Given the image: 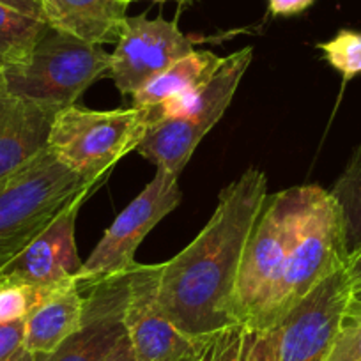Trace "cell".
<instances>
[{"mask_svg": "<svg viewBox=\"0 0 361 361\" xmlns=\"http://www.w3.org/2000/svg\"><path fill=\"white\" fill-rule=\"evenodd\" d=\"M57 110L15 96L0 69V183L48 149Z\"/></svg>", "mask_w": 361, "mask_h": 361, "instance_id": "14", "label": "cell"}, {"mask_svg": "<svg viewBox=\"0 0 361 361\" xmlns=\"http://www.w3.org/2000/svg\"><path fill=\"white\" fill-rule=\"evenodd\" d=\"M329 193L340 207L347 252L353 255L361 248V145L353 152Z\"/></svg>", "mask_w": 361, "mask_h": 361, "instance_id": "19", "label": "cell"}, {"mask_svg": "<svg viewBox=\"0 0 361 361\" xmlns=\"http://www.w3.org/2000/svg\"><path fill=\"white\" fill-rule=\"evenodd\" d=\"M94 185L76 176L44 149L29 165L0 183V269L15 259L54 218Z\"/></svg>", "mask_w": 361, "mask_h": 361, "instance_id": "4", "label": "cell"}, {"mask_svg": "<svg viewBox=\"0 0 361 361\" xmlns=\"http://www.w3.org/2000/svg\"><path fill=\"white\" fill-rule=\"evenodd\" d=\"M315 0H269V11L273 16H294L310 8Z\"/></svg>", "mask_w": 361, "mask_h": 361, "instance_id": "24", "label": "cell"}, {"mask_svg": "<svg viewBox=\"0 0 361 361\" xmlns=\"http://www.w3.org/2000/svg\"><path fill=\"white\" fill-rule=\"evenodd\" d=\"M350 298L345 267L310 290L280 322L279 361H326Z\"/></svg>", "mask_w": 361, "mask_h": 361, "instance_id": "10", "label": "cell"}, {"mask_svg": "<svg viewBox=\"0 0 361 361\" xmlns=\"http://www.w3.org/2000/svg\"><path fill=\"white\" fill-rule=\"evenodd\" d=\"M149 123L142 109L90 110L71 105L55 114L48 147L66 166L90 185L133 152Z\"/></svg>", "mask_w": 361, "mask_h": 361, "instance_id": "6", "label": "cell"}, {"mask_svg": "<svg viewBox=\"0 0 361 361\" xmlns=\"http://www.w3.org/2000/svg\"><path fill=\"white\" fill-rule=\"evenodd\" d=\"M159 271L161 264L137 262L130 273L124 326L135 361H179L199 347L161 312Z\"/></svg>", "mask_w": 361, "mask_h": 361, "instance_id": "11", "label": "cell"}, {"mask_svg": "<svg viewBox=\"0 0 361 361\" xmlns=\"http://www.w3.org/2000/svg\"><path fill=\"white\" fill-rule=\"evenodd\" d=\"M221 64H224V57H218L213 51H190L165 71L156 75L147 85L137 90L133 94V106L135 109H152L166 99L197 89L209 82Z\"/></svg>", "mask_w": 361, "mask_h": 361, "instance_id": "17", "label": "cell"}, {"mask_svg": "<svg viewBox=\"0 0 361 361\" xmlns=\"http://www.w3.org/2000/svg\"><path fill=\"white\" fill-rule=\"evenodd\" d=\"M0 4L16 9V11L32 16V18L44 20L43 8H41V0H0Z\"/></svg>", "mask_w": 361, "mask_h": 361, "instance_id": "25", "label": "cell"}, {"mask_svg": "<svg viewBox=\"0 0 361 361\" xmlns=\"http://www.w3.org/2000/svg\"><path fill=\"white\" fill-rule=\"evenodd\" d=\"M128 6L124 0H41L43 18L51 29L99 47L119 41Z\"/></svg>", "mask_w": 361, "mask_h": 361, "instance_id": "15", "label": "cell"}, {"mask_svg": "<svg viewBox=\"0 0 361 361\" xmlns=\"http://www.w3.org/2000/svg\"><path fill=\"white\" fill-rule=\"evenodd\" d=\"M252 59L253 48H241L224 57V64L207 83L152 109H142L149 130L135 151L156 169L179 176L202 138L224 117Z\"/></svg>", "mask_w": 361, "mask_h": 361, "instance_id": "2", "label": "cell"}, {"mask_svg": "<svg viewBox=\"0 0 361 361\" xmlns=\"http://www.w3.org/2000/svg\"><path fill=\"white\" fill-rule=\"evenodd\" d=\"M280 329H253L241 326L238 361H279Z\"/></svg>", "mask_w": 361, "mask_h": 361, "instance_id": "22", "label": "cell"}, {"mask_svg": "<svg viewBox=\"0 0 361 361\" xmlns=\"http://www.w3.org/2000/svg\"><path fill=\"white\" fill-rule=\"evenodd\" d=\"M50 290L37 289L27 283L0 282V324L25 321L27 315Z\"/></svg>", "mask_w": 361, "mask_h": 361, "instance_id": "21", "label": "cell"}, {"mask_svg": "<svg viewBox=\"0 0 361 361\" xmlns=\"http://www.w3.org/2000/svg\"><path fill=\"white\" fill-rule=\"evenodd\" d=\"M105 361H135L133 350H131L130 340L126 335L119 340V343L114 347V350L106 356Z\"/></svg>", "mask_w": 361, "mask_h": 361, "instance_id": "27", "label": "cell"}, {"mask_svg": "<svg viewBox=\"0 0 361 361\" xmlns=\"http://www.w3.org/2000/svg\"><path fill=\"white\" fill-rule=\"evenodd\" d=\"M9 361H34V354L29 353V350L23 349L22 347V349H20L18 353H16Z\"/></svg>", "mask_w": 361, "mask_h": 361, "instance_id": "28", "label": "cell"}, {"mask_svg": "<svg viewBox=\"0 0 361 361\" xmlns=\"http://www.w3.org/2000/svg\"><path fill=\"white\" fill-rule=\"evenodd\" d=\"M47 27L44 20L0 4V69L25 62Z\"/></svg>", "mask_w": 361, "mask_h": 361, "instance_id": "18", "label": "cell"}, {"mask_svg": "<svg viewBox=\"0 0 361 361\" xmlns=\"http://www.w3.org/2000/svg\"><path fill=\"white\" fill-rule=\"evenodd\" d=\"M25 321L0 324V361H9L23 347Z\"/></svg>", "mask_w": 361, "mask_h": 361, "instance_id": "23", "label": "cell"}, {"mask_svg": "<svg viewBox=\"0 0 361 361\" xmlns=\"http://www.w3.org/2000/svg\"><path fill=\"white\" fill-rule=\"evenodd\" d=\"M87 197H78L69 204L15 259L9 260L0 269V282L27 283L44 290L78 283L83 262L76 252L75 224Z\"/></svg>", "mask_w": 361, "mask_h": 361, "instance_id": "13", "label": "cell"}, {"mask_svg": "<svg viewBox=\"0 0 361 361\" xmlns=\"http://www.w3.org/2000/svg\"><path fill=\"white\" fill-rule=\"evenodd\" d=\"M267 197L266 173L257 166L246 169L221 190L199 235L161 264L159 307L193 342L239 326L234 315L239 267Z\"/></svg>", "mask_w": 361, "mask_h": 361, "instance_id": "1", "label": "cell"}, {"mask_svg": "<svg viewBox=\"0 0 361 361\" xmlns=\"http://www.w3.org/2000/svg\"><path fill=\"white\" fill-rule=\"evenodd\" d=\"M176 173L156 169L152 180L131 200L99 239L89 259L83 262L78 286H90L105 276L123 273L135 266V252L145 235L180 204Z\"/></svg>", "mask_w": 361, "mask_h": 361, "instance_id": "8", "label": "cell"}, {"mask_svg": "<svg viewBox=\"0 0 361 361\" xmlns=\"http://www.w3.org/2000/svg\"><path fill=\"white\" fill-rule=\"evenodd\" d=\"M326 62L342 75L343 83L361 75V32L342 29L335 37L317 44Z\"/></svg>", "mask_w": 361, "mask_h": 361, "instance_id": "20", "label": "cell"}, {"mask_svg": "<svg viewBox=\"0 0 361 361\" xmlns=\"http://www.w3.org/2000/svg\"><path fill=\"white\" fill-rule=\"evenodd\" d=\"M131 269L87 286L80 328L51 353L34 354V361H105L126 335L124 310Z\"/></svg>", "mask_w": 361, "mask_h": 361, "instance_id": "12", "label": "cell"}, {"mask_svg": "<svg viewBox=\"0 0 361 361\" xmlns=\"http://www.w3.org/2000/svg\"><path fill=\"white\" fill-rule=\"evenodd\" d=\"M315 185L296 186L267 197L239 267L234 315L239 326L266 329L273 301Z\"/></svg>", "mask_w": 361, "mask_h": 361, "instance_id": "3", "label": "cell"}, {"mask_svg": "<svg viewBox=\"0 0 361 361\" xmlns=\"http://www.w3.org/2000/svg\"><path fill=\"white\" fill-rule=\"evenodd\" d=\"M345 271L347 276H349L350 286H353V293L361 290V248L357 252H354L353 255H349Z\"/></svg>", "mask_w": 361, "mask_h": 361, "instance_id": "26", "label": "cell"}, {"mask_svg": "<svg viewBox=\"0 0 361 361\" xmlns=\"http://www.w3.org/2000/svg\"><path fill=\"white\" fill-rule=\"evenodd\" d=\"M83 303L85 296H82L76 282L44 294L25 317L23 349L32 354H47L57 349L82 324Z\"/></svg>", "mask_w": 361, "mask_h": 361, "instance_id": "16", "label": "cell"}, {"mask_svg": "<svg viewBox=\"0 0 361 361\" xmlns=\"http://www.w3.org/2000/svg\"><path fill=\"white\" fill-rule=\"evenodd\" d=\"M193 51V41L180 32L177 20L128 16L106 76L114 80L121 94L133 96L156 75Z\"/></svg>", "mask_w": 361, "mask_h": 361, "instance_id": "9", "label": "cell"}, {"mask_svg": "<svg viewBox=\"0 0 361 361\" xmlns=\"http://www.w3.org/2000/svg\"><path fill=\"white\" fill-rule=\"evenodd\" d=\"M124 2L131 4V2H135V0H124ZM154 2H166V0H154ZM179 2H183V0H179Z\"/></svg>", "mask_w": 361, "mask_h": 361, "instance_id": "30", "label": "cell"}, {"mask_svg": "<svg viewBox=\"0 0 361 361\" xmlns=\"http://www.w3.org/2000/svg\"><path fill=\"white\" fill-rule=\"evenodd\" d=\"M109 68L110 54L99 44H90L48 25L30 57L2 73L13 94L59 112L76 105L96 80L106 76Z\"/></svg>", "mask_w": 361, "mask_h": 361, "instance_id": "5", "label": "cell"}, {"mask_svg": "<svg viewBox=\"0 0 361 361\" xmlns=\"http://www.w3.org/2000/svg\"><path fill=\"white\" fill-rule=\"evenodd\" d=\"M347 260L349 252L338 204L331 193L315 185L314 195L298 225L279 293L267 315L266 329L279 328L310 290L343 269Z\"/></svg>", "mask_w": 361, "mask_h": 361, "instance_id": "7", "label": "cell"}, {"mask_svg": "<svg viewBox=\"0 0 361 361\" xmlns=\"http://www.w3.org/2000/svg\"><path fill=\"white\" fill-rule=\"evenodd\" d=\"M179 361H195V353H193L192 356H186V357H183V360H179Z\"/></svg>", "mask_w": 361, "mask_h": 361, "instance_id": "29", "label": "cell"}]
</instances>
